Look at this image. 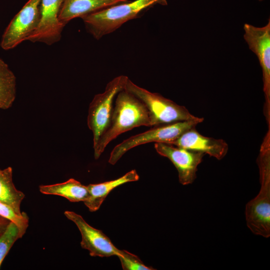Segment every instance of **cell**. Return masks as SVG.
I'll list each match as a JSON object with an SVG mask.
<instances>
[{
	"label": "cell",
	"instance_id": "obj_1",
	"mask_svg": "<svg viewBox=\"0 0 270 270\" xmlns=\"http://www.w3.org/2000/svg\"><path fill=\"white\" fill-rule=\"evenodd\" d=\"M115 99L109 124L93 147L96 160L100 157L108 144L120 134L140 126L152 127L149 112L137 97L124 89Z\"/></svg>",
	"mask_w": 270,
	"mask_h": 270
},
{
	"label": "cell",
	"instance_id": "obj_2",
	"mask_svg": "<svg viewBox=\"0 0 270 270\" xmlns=\"http://www.w3.org/2000/svg\"><path fill=\"white\" fill-rule=\"evenodd\" d=\"M270 139L264 138L258 164L260 170V190L246 206L248 227L255 234L270 236Z\"/></svg>",
	"mask_w": 270,
	"mask_h": 270
},
{
	"label": "cell",
	"instance_id": "obj_3",
	"mask_svg": "<svg viewBox=\"0 0 270 270\" xmlns=\"http://www.w3.org/2000/svg\"><path fill=\"white\" fill-rule=\"evenodd\" d=\"M156 4L167 5L166 0H136L116 4L82 16L86 30L95 38L116 31L126 22L138 16Z\"/></svg>",
	"mask_w": 270,
	"mask_h": 270
},
{
	"label": "cell",
	"instance_id": "obj_4",
	"mask_svg": "<svg viewBox=\"0 0 270 270\" xmlns=\"http://www.w3.org/2000/svg\"><path fill=\"white\" fill-rule=\"evenodd\" d=\"M124 90L144 104L149 112L152 127L198 118L191 114L185 106H180L159 94L152 92L141 88L129 78Z\"/></svg>",
	"mask_w": 270,
	"mask_h": 270
},
{
	"label": "cell",
	"instance_id": "obj_5",
	"mask_svg": "<svg viewBox=\"0 0 270 270\" xmlns=\"http://www.w3.org/2000/svg\"><path fill=\"white\" fill-rule=\"evenodd\" d=\"M204 120L203 118L198 117L194 120L154 126L144 132L130 136L114 148L108 162L115 164L125 153L138 146L152 142L172 144L182 134L196 128Z\"/></svg>",
	"mask_w": 270,
	"mask_h": 270
},
{
	"label": "cell",
	"instance_id": "obj_6",
	"mask_svg": "<svg viewBox=\"0 0 270 270\" xmlns=\"http://www.w3.org/2000/svg\"><path fill=\"white\" fill-rule=\"evenodd\" d=\"M128 78L121 75L113 78L104 91L94 96L90 104L87 124L93 134V147L107 128L111 117L114 102L118 94L124 89Z\"/></svg>",
	"mask_w": 270,
	"mask_h": 270
},
{
	"label": "cell",
	"instance_id": "obj_7",
	"mask_svg": "<svg viewBox=\"0 0 270 270\" xmlns=\"http://www.w3.org/2000/svg\"><path fill=\"white\" fill-rule=\"evenodd\" d=\"M244 38L250 49L258 56L262 68L265 97L264 115L270 124V21L262 27L246 24Z\"/></svg>",
	"mask_w": 270,
	"mask_h": 270
},
{
	"label": "cell",
	"instance_id": "obj_8",
	"mask_svg": "<svg viewBox=\"0 0 270 270\" xmlns=\"http://www.w3.org/2000/svg\"><path fill=\"white\" fill-rule=\"evenodd\" d=\"M41 0H28L5 30L0 42L4 50L12 49L36 30L40 18Z\"/></svg>",
	"mask_w": 270,
	"mask_h": 270
},
{
	"label": "cell",
	"instance_id": "obj_9",
	"mask_svg": "<svg viewBox=\"0 0 270 270\" xmlns=\"http://www.w3.org/2000/svg\"><path fill=\"white\" fill-rule=\"evenodd\" d=\"M154 148L160 155L168 158L174 164L182 184L194 182L196 178L198 166L205 154L164 142H156Z\"/></svg>",
	"mask_w": 270,
	"mask_h": 270
},
{
	"label": "cell",
	"instance_id": "obj_10",
	"mask_svg": "<svg viewBox=\"0 0 270 270\" xmlns=\"http://www.w3.org/2000/svg\"><path fill=\"white\" fill-rule=\"evenodd\" d=\"M64 214L77 226L82 236L80 246L82 248L88 250L92 256H118L120 250L102 230L89 225L80 215L74 212L66 210Z\"/></svg>",
	"mask_w": 270,
	"mask_h": 270
},
{
	"label": "cell",
	"instance_id": "obj_11",
	"mask_svg": "<svg viewBox=\"0 0 270 270\" xmlns=\"http://www.w3.org/2000/svg\"><path fill=\"white\" fill-rule=\"evenodd\" d=\"M62 2V0H41L40 23L27 40L51 45L60 40L65 26L58 20Z\"/></svg>",
	"mask_w": 270,
	"mask_h": 270
},
{
	"label": "cell",
	"instance_id": "obj_12",
	"mask_svg": "<svg viewBox=\"0 0 270 270\" xmlns=\"http://www.w3.org/2000/svg\"><path fill=\"white\" fill-rule=\"evenodd\" d=\"M172 144L208 154L218 160L226 156L228 150V144L224 140L204 136L196 128L182 134Z\"/></svg>",
	"mask_w": 270,
	"mask_h": 270
},
{
	"label": "cell",
	"instance_id": "obj_13",
	"mask_svg": "<svg viewBox=\"0 0 270 270\" xmlns=\"http://www.w3.org/2000/svg\"><path fill=\"white\" fill-rule=\"evenodd\" d=\"M128 2L127 0H62L58 20L64 24L76 18H82L110 6Z\"/></svg>",
	"mask_w": 270,
	"mask_h": 270
},
{
	"label": "cell",
	"instance_id": "obj_14",
	"mask_svg": "<svg viewBox=\"0 0 270 270\" xmlns=\"http://www.w3.org/2000/svg\"><path fill=\"white\" fill-rule=\"evenodd\" d=\"M139 176L135 170H132L122 176L110 181L87 186L88 196L84 202L91 212L98 210L109 193L116 188L124 184L137 181Z\"/></svg>",
	"mask_w": 270,
	"mask_h": 270
},
{
	"label": "cell",
	"instance_id": "obj_15",
	"mask_svg": "<svg viewBox=\"0 0 270 270\" xmlns=\"http://www.w3.org/2000/svg\"><path fill=\"white\" fill-rule=\"evenodd\" d=\"M39 190L43 194L61 196L71 202H84L88 196L87 186L74 178L62 183L41 185Z\"/></svg>",
	"mask_w": 270,
	"mask_h": 270
},
{
	"label": "cell",
	"instance_id": "obj_16",
	"mask_svg": "<svg viewBox=\"0 0 270 270\" xmlns=\"http://www.w3.org/2000/svg\"><path fill=\"white\" fill-rule=\"evenodd\" d=\"M24 194L18 190L12 182L11 167L0 169V202L11 207L17 214H22L20 206Z\"/></svg>",
	"mask_w": 270,
	"mask_h": 270
},
{
	"label": "cell",
	"instance_id": "obj_17",
	"mask_svg": "<svg viewBox=\"0 0 270 270\" xmlns=\"http://www.w3.org/2000/svg\"><path fill=\"white\" fill-rule=\"evenodd\" d=\"M16 96V78L8 65L0 58V109L10 108Z\"/></svg>",
	"mask_w": 270,
	"mask_h": 270
},
{
	"label": "cell",
	"instance_id": "obj_18",
	"mask_svg": "<svg viewBox=\"0 0 270 270\" xmlns=\"http://www.w3.org/2000/svg\"><path fill=\"white\" fill-rule=\"evenodd\" d=\"M18 226L10 222L0 236V268L4 259L16 240L20 238Z\"/></svg>",
	"mask_w": 270,
	"mask_h": 270
},
{
	"label": "cell",
	"instance_id": "obj_19",
	"mask_svg": "<svg viewBox=\"0 0 270 270\" xmlns=\"http://www.w3.org/2000/svg\"><path fill=\"white\" fill-rule=\"evenodd\" d=\"M0 216L16 224L22 238L28 226V217L27 214L22 212V214H18L10 206L0 202Z\"/></svg>",
	"mask_w": 270,
	"mask_h": 270
},
{
	"label": "cell",
	"instance_id": "obj_20",
	"mask_svg": "<svg viewBox=\"0 0 270 270\" xmlns=\"http://www.w3.org/2000/svg\"><path fill=\"white\" fill-rule=\"evenodd\" d=\"M117 256L120 261L122 268L124 270H152L150 266H146L136 255L126 250H120Z\"/></svg>",
	"mask_w": 270,
	"mask_h": 270
},
{
	"label": "cell",
	"instance_id": "obj_21",
	"mask_svg": "<svg viewBox=\"0 0 270 270\" xmlns=\"http://www.w3.org/2000/svg\"><path fill=\"white\" fill-rule=\"evenodd\" d=\"M10 221L0 216V236L4 231Z\"/></svg>",
	"mask_w": 270,
	"mask_h": 270
},
{
	"label": "cell",
	"instance_id": "obj_22",
	"mask_svg": "<svg viewBox=\"0 0 270 270\" xmlns=\"http://www.w3.org/2000/svg\"></svg>",
	"mask_w": 270,
	"mask_h": 270
}]
</instances>
